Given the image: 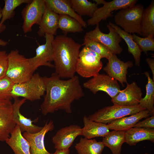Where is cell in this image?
<instances>
[{
  "instance_id": "ac0fdd59",
  "label": "cell",
  "mask_w": 154,
  "mask_h": 154,
  "mask_svg": "<svg viewBox=\"0 0 154 154\" xmlns=\"http://www.w3.org/2000/svg\"><path fill=\"white\" fill-rule=\"evenodd\" d=\"M13 98L14 100L12 104L13 119L16 124L19 127L21 132H26L35 133L41 130L43 127L39 126L33 123L37 120H32L31 119L25 117L20 112V108L25 103L26 99L25 98L19 99L18 97H15Z\"/></svg>"
},
{
  "instance_id": "8992f818",
  "label": "cell",
  "mask_w": 154,
  "mask_h": 154,
  "mask_svg": "<svg viewBox=\"0 0 154 154\" xmlns=\"http://www.w3.org/2000/svg\"><path fill=\"white\" fill-rule=\"evenodd\" d=\"M145 109H146L139 104L133 106L114 105L100 109L88 117L94 121L109 124L117 119L134 114Z\"/></svg>"
},
{
  "instance_id": "52a82bcc",
  "label": "cell",
  "mask_w": 154,
  "mask_h": 154,
  "mask_svg": "<svg viewBox=\"0 0 154 154\" xmlns=\"http://www.w3.org/2000/svg\"><path fill=\"white\" fill-rule=\"evenodd\" d=\"M101 58L98 54L84 46L79 53L76 72L84 78L96 76L103 66Z\"/></svg>"
},
{
  "instance_id": "7402d4cb",
  "label": "cell",
  "mask_w": 154,
  "mask_h": 154,
  "mask_svg": "<svg viewBox=\"0 0 154 154\" xmlns=\"http://www.w3.org/2000/svg\"><path fill=\"white\" fill-rule=\"evenodd\" d=\"M5 141L14 154H31L29 144L17 125Z\"/></svg>"
},
{
  "instance_id": "83f0119b",
  "label": "cell",
  "mask_w": 154,
  "mask_h": 154,
  "mask_svg": "<svg viewBox=\"0 0 154 154\" xmlns=\"http://www.w3.org/2000/svg\"><path fill=\"white\" fill-rule=\"evenodd\" d=\"M141 36L144 37H154V1L143 11L141 19Z\"/></svg>"
},
{
  "instance_id": "9c48e42d",
  "label": "cell",
  "mask_w": 154,
  "mask_h": 154,
  "mask_svg": "<svg viewBox=\"0 0 154 154\" xmlns=\"http://www.w3.org/2000/svg\"><path fill=\"white\" fill-rule=\"evenodd\" d=\"M107 27L109 30L108 34L102 32L99 28V24H98L94 29L86 32L84 36L102 43L112 54H120L123 50L119 44L122 39L116 30L109 24L107 25Z\"/></svg>"
},
{
  "instance_id": "603a6c76",
  "label": "cell",
  "mask_w": 154,
  "mask_h": 154,
  "mask_svg": "<svg viewBox=\"0 0 154 154\" xmlns=\"http://www.w3.org/2000/svg\"><path fill=\"white\" fill-rule=\"evenodd\" d=\"M83 121L84 126L82 128L81 135L86 138L103 137L110 131L107 124L91 120L86 116L83 117Z\"/></svg>"
},
{
  "instance_id": "4316f807",
  "label": "cell",
  "mask_w": 154,
  "mask_h": 154,
  "mask_svg": "<svg viewBox=\"0 0 154 154\" xmlns=\"http://www.w3.org/2000/svg\"><path fill=\"white\" fill-rule=\"evenodd\" d=\"M105 147L102 141L81 137L75 147L78 154H101Z\"/></svg>"
},
{
  "instance_id": "f546056e",
  "label": "cell",
  "mask_w": 154,
  "mask_h": 154,
  "mask_svg": "<svg viewBox=\"0 0 154 154\" xmlns=\"http://www.w3.org/2000/svg\"><path fill=\"white\" fill-rule=\"evenodd\" d=\"M71 6L74 11L80 16H88L92 17L98 8V5L87 0H70Z\"/></svg>"
},
{
  "instance_id": "cb8c5ba5",
  "label": "cell",
  "mask_w": 154,
  "mask_h": 154,
  "mask_svg": "<svg viewBox=\"0 0 154 154\" xmlns=\"http://www.w3.org/2000/svg\"><path fill=\"white\" fill-rule=\"evenodd\" d=\"M144 140L154 142V128L133 127L125 131V142L130 146Z\"/></svg>"
},
{
  "instance_id": "7c38bea8",
  "label": "cell",
  "mask_w": 154,
  "mask_h": 154,
  "mask_svg": "<svg viewBox=\"0 0 154 154\" xmlns=\"http://www.w3.org/2000/svg\"><path fill=\"white\" fill-rule=\"evenodd\" d=\"M45 7L44 0H32L21 11L23 20L22 29L25 33L31 32L35 24L39 25Z\"/></svg>"
},
{
  "instance_id": "e575fe53",
  "label": "cell",
  "mask_w": 154,
  "mask_h": 154,
  "mask_svg": "<svg viewBox=\"0 0 154 154\" xmlns=\"http://www.w3.org/2000/svg\"><path fill=\"white\" fill-rule=\"evenodd\" d=\"M14 84L6 76L0 79V98L11 100V92Z\"/></svg>"
},
{
  "instance_id": "b9f144b4",
  "label": "cell",
  "mask_w": 154,
  "mask_h": 154,
  "mask_svg": "<svg viewBox=\"0 0 154 154\" xmlns=\"http://www.w3.org/2000/svg\"><path fill=\"white\" fill-rule=\"evenodd\" d=\"M149 154L148 153H142V154Z\"/></svg>"
},
{
  "instance_id": "1f68e13d",
  "label": "cell",
  "mask_w": 154,
  "mask_h": 154,
  "mask_svg": "<svg viewBox=\"0 0 154 154\" xmlns=\"http://www.w3.org/2000/svg\"><path fill=\"white\" fill-rule=\"evenodd\" d=\"M32 0H5L4 6L2 9V17L0 26L3 25L7 20L13 18L14 15V10L18 6L24 3L28 4Z\"/></svg>"
},
{
  "instance_id": "7a4b0ae2",
  "label": "cell",
  "mask_w": 154,
  "mask_h": 154,
  "mask_svg": "<svg viewBox=\"0 0 154 154\" xmlns=\"http://www.w3.org/2000/svg\"><path fill=\"white\" fill-rule=\"evenodd\" d=\"M52 45L54 73L60 78L74 76L82 44L66 35H60L54 38Z\"/></svg>"
},
{
  "instance_id": "ffe728a7",
  "label": "cell",
  "mask_w": 154,
  "mask_h": 154,
  "mask_svg": "<svg viewBox=\"0 0 154 154\" xmlns=\"http://www.w3.org/2000/svg\"><path fill=\"white\" fill-rule=\"evenodd\" d=\"M45 5L55 13L69 16L77 21L83 27L87 26L86 22L72 9L70 0H44Z\"/></svg>"
},
{
  "instance_id": "6da1fadb",
  "label": "cell",
  "mask_w": 154,
  "mask_h": 154,
  "mask_svg": "<svg viewBox=\"0 0 154 154\" xmlns=\"http://www.w3.org/2000/svg\"><path fill=\"white\" fill-rule=\"evenodd\" d=\"M43 78L46 94L40 106L42 114L45 116L59 110L71 114L72 103L84 95L78 77L75 75L63 80L54 73Z\"/></svg>"
},
{
  "instance_id": "8fae6325",
  "label": "cell",
  "mask_w": 154,
  "mask_h": 154,
  "mask_svg": "<svg viewBox=\"0 0 154 154\" xmlns=\"http://www.w3.org/2000/svg\"><path fill=\"white\" fill-rule=\"evenodd\" d=\"M44 37L45 43L39 45L36 49V55L34 56L28 58L33 72L41 66L54 67V65L51 63L53 59L52 43L54 38V36L46 34Z\"/></svg>"
},
{
  "instance_id": "e0dca14e",
  "label": "cell",
  "mask_w": 154,
  "mask_h": 154,
  "mask_svg": "<svg viewBox=\"0 0 154 154\" xmlns=\"http://www.w3.org/2000/svg\"><path fill=\"white\" fill-rule=\"evenodd\" d=\"M108 60L106 66L103 68V70L108 75L118 81L124 87V83H127V69L133 66V62L130 60L124 62L114 54H113Z\"/></svg>"
},
{
  "instance_id": "60d3db41",
  "label": "cell",
  "mask_w": 154,
  "mask_h": 154,
  "mask_svg": "<svg viewBox=\"0 0 154 154\" xmlns=\"http://www.w3.org/2000/svg\"><path fill=\"white\" fill-rule=\"evenodd\" d=\"M8 43L7 41H4L0 38V46H6Z\"/></svg>"
},
{
  "instance_id": "9a60e30c",
  "label": "cell",
  "mask_w": 154,
  "mask_h": 154,
  "mask_svg": "<svg viewBox=\"0 0 154 154\" xmlns=\"http://www.w3.org/2000/svg\"><path fill=\"white\" fill-rule=\"evenodd\" d=\"M54 128L53 121H47L41 130L35 133H23V135L27 140L30 146L31 154H52L46 149L44 144L45 136L47 133Z\"/></svg>"
},
{
  "instance_id": "d6986e66",
  "label": "cell",
  "mask_w": 154,
  "mask_h": 154,
  "mask_svg": "<svg viewBox=\"0 0 154 154\" xmlns=\"http://www.w3.org/2000/svg\"><path fill=\"white\" fill-rule=\"evenodd\" d=\"M59 15L46 6L39 25L37 34L39 36H44L46 34L55 35L58 28Z\"/></svg>"
},
{
  "instance_id": "277c9868",
  "label": "cell",
  "mask_w": 154,
  "mask_h": 154,
  "mask_svg": "<svg viewBox=\"0 0 154 154\" xmlns=\"http://www.w3.org/2000/svg\"><path fill=\"white\" fill-rule=\"evenodd\" d=\"M8 65L6 76L15 84L29 80L33 73L28 58L20 54L17 50L11 51L8 54Z\"/></svg>"
},
{
  "instance_id": "4fadbf2b",
  "label": "cell",
  "mask_w": 154,
  "mask_h": 154,
  "mask_svg": "<svg viewBox=\"0 0 154 154\" xmlns=\"http://www.w3.org/2000/svg\"><path fill=\"white\" fill-rule=\"evenodd\" d=\"M13 103L0 98V141H5L16 125L13 117Z\"/></svg>"
},
{
  "instance_id": "2e32d148",
  "label": "cell",
  "mask_w": 154,
  "mask_h": 154,
  "mask_svg": "<svg viewBox=\"0 0 154 154\" xmlns=\"http://www.w3.org/2000/svg\"><path fill=\"white\" fill-rule=\"evenodd\" d=\"M126 84L125 88L121 90L115 97L112 99L111 101L114 105L133 106L139 104L142 98L141 89L135 82L130 84Z\"/></svg>"
},
{
  "instance_id": "5bb4252c",
  "label": "cell",
  "mask_w": 154,
  "mask_h": 154,
  "mask_svg": "<svg viewBox=\"0 0 154 154\" xmlns=\"http://www.w3.org/2000/svg\"><path fill=\"white\" fill-rule=\"evenodd\" d=\"M82 128L78 125H72L58 130L52 138L56 150H66L72 145L76 138L81 135Z\"/></svg>"
},
{
  "instance_id": "ba28073f",
  "label": "cell",
  "mask_w": 154,
  "mask_h": 154,
  "mask_svg": "<svg viewBox=\"0 0 154 154\" xmlns=\"http://www.w3.org/2000/svg\"><path fill=\"white\" fill-rule=\"evenodd\" d=\"M97 4H103V6L98 8L92 16L87 21L88 25H94L99 24L102 21L112 17V12L135 5L137 0H113L106 2L104 0H94Z\"/></svg>"
},
{
  "instance_id": "74e56055",
  "label": "cell",
  "mask_w": 154,
  "mask_h": 154,
  "mask_svg": "<svg viewBox=\"0 0 154 154\" xmlns=\"http://www.w3.org/2000/svg\"><path fill=\"white\" fill-rule=\"evenodd\" d=\"M146 61L149 66L153 75L152 80L154 81V59L149 58L146 59Z\"/></svg>"
},
{
  "instance_id": "d590c367",
  "label": "cell",
  "mask_w": 154,
  "mask_h": 154,
  "mask_svg": "<svg viewBox=\"0 0 154 154\" xmlns=\"http://www.w3.org/2000/svg\"><path fill=\"white\" fill-rule=\"evenodd\" d=\"M8 54L5 51H0V79L6 76L8 65Z\"/></svg>"
},
{
  "instance_id": "4dcf8cb0",
  "label": "cell",
  "mask_w": 154,
  "mask_h": 154,
  "mask_svg": "<svg viewBox=\"0 0 154 154\" xmlns=\"http://www.w3.org/2000/svg\"><path fill=\"white\" fill-rule=\"evenodd\" d=\"M82 27L77 21L71 17L64 15H59L58 28L65 33L81 32L83 31Z\"/></svg>"
},
{
  "instance_id": "8d00e7d4",
  "label": "cell",
  "mask_w": 154,
  "mask_h": 154,
  "mask_svg": "<svg viewBox=\"0 0 154 154\" xmlns=\"http://www.w3.org/2000/svg\"><path fill=\"white\" fill-rule=\"evenodd\" d=\"M145 119L137 123L133 127L154 128V114L151 116L146 118Z\"/></svg>"
},
{
  "instance_id": "d4e9b609",
  "label": "cell",
  "mask_w": 154,
  "mask_h": 154,
  "mask_svg": "<svg viewBox=\"0 0 154 154\" xmlns=\"http://www.w3.org/2000/svg\"><path fill=\"white\" fill-rule=\"evenodd\" d=\"M108 24L116 30L122 39L125 41L128 47V52L133 57L135 65L139 66L140 65V56L142 51L133 39L132 35L125 32L119 26L110 21L109 22Z\"/></svg>"
},
{
  "instance_id": "d6a6232c",
  "label": "cell",
  "mask_w": 154,
  "mask_h": 154,
  "mask_svg": "<svg viewBox=\"0 0 154 154\" xmlns=\"http://www.w3.org/2000/svg\"><path fill=\"white\" fill-rule=\"evenodd\" d=\"M82 45H84L85 46L98 54L102 58H106L108 60L113 54L102 43L85 36Z\"/></svg>"
},
{
  "instance_id": "f1b7e54d",
  "label": "cell",
  "mask_w": 154,
  "mask_h": 154,
  "mask_svg": "<svg viewBox=\"0 0 154 154\" xmlns=\"http://www.w3.org/2000/svg\"><path fill=\"white\" fill-rule=\"evenodd\" d=\"M144 74L147 78L146 86V93L144 98L139 101V105L147 110L150 115L154 114V81L150 77L149 74L145 72Z\"/></svg>"
},
{
  "instance_id": "ab89813d",
  "label": "cell",
  "mask_w": 154,
  "mask_h": 154,
  "mask_svg": "<svg viewBox=\"0 0 154 154\" xmlns=\"http://www.w3.org/2000/svg\"><path fill=\"white\" fill-rule=\"evenodd\" d=\"M2 9L0 7V20L1 19L2 17ZM6 29V26L3 25L1 26H0V33Z\"/></svg>"
},
{
  "instance_id": "5b68a950",
  "label": "cell",
  "mask_w": 154,
  "mask_h": 154,
  "mask_svg": "<svg viewBox=\"0 0 154 154\" xmlns=\"http://www.w3.org/2000/svg\"><path fill=\"white\" fill-rule=\"evenodd\" d=\"M45 91L44 78L37 73L33 75L27 81L15 84L11 94L12 98L21 97L33 101L40 99Z\"/></svg>"
},
{
  "instance_id": "30bf717a",
  "label": "cell",
  "mask_w": 154,
  "mask_h": 154,
  "mask_svg": "<svg viewBox=\"0 0 154 154\" xmlns=\"http://www.w3.org/2000/svg\"><path fill=\"white\" fill-rule=\"evenodd\" d=\"M85 88L94 94L99 91L104 92L112 98L115 97L121 90L117 81L107 74H99L83 84Z\"/></svg>"
},
{
  "instance_id": "44dd1931",
  "label": "cell",
  "mask_w": 154,
  "mask_h": 154,
  "mask_svg": "<svg viewBox=\"0 0 154 154\" xmlns=\"http://www.w3.org/2000/svg\"><path fill=\"white\" fill-rule=\"evenodd\" d=\"M150 115L149 111L145 109L129 116L117 119L107 125L110 129L125 131L133 127L141 119L148 117Z\"/></svg>"
},
{
  "instance_id": "836d02e7",
  "label": "cell",
  "mask_w": 154,
  "mask_h": 154,
  "mask_svg": "<svg viewBox=\"0 0 154 154\" xmlns=\"http://www.w3.org/2000/svg\"><path fill=\"white\" fill-rule=\"evenodd\" d=\"M132 36L134 41L146 54L148 51H154L153 37H141L135 34H133Z\"/></svg>"
},
{
  "instance_id": "484cf974",
  "label": "cell",
  "mask_w": 154,
  "mask_h": 154,
  "mask_svg": "<svg viewBox=\"0 0 154 154\" xmlns=\"http://www.w3.org/2000/svg\"><path fill=\"white\" fill-rule=\"evenodd\" d=\"M102 142L112 154H121V146L125 143V131L113 130L103 137Z\"/></svg>"
},
{
  "instance_id": "f35d334b",
  "label": "cell",
  "mask_w": 154,
  "mask_h": 154,
  "mask_svg": "<svg viewBox=\"0 0 154 154\" xmlns=\"http://www.w3.org/2000/svg\"><path fill=\"white\" fill-rule=\"evenodd\" d=\"M70 150L68 149L66 150H56L52 154H69Z\"/></svg>"
},
{
  "instance_id": "3957f363",
  "label": "cell",
  "mask_w": 154,
  "mask_h": 154,
  "mask_svg": "<svg viewBox=\"0 0 154 154\" xmlns=\"http://www.w3.org/2000/svg\"><path fill=\"white\" fill-rule=\"evenodd\" d=\"M144 10L143 6L135 4L122 9L114 16L116 25L130 34L141 35V19Z\"/></svg>"
}]
</instances>
